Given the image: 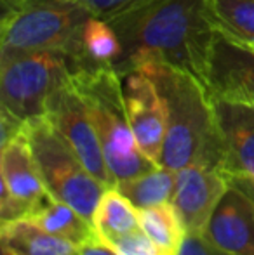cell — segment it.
Wrapping results in <instances>:
<instances>
[{"instance_id":"6da1fadb","label":"cell","mask_w":254,"mask_h":255,"mask_svg":"<svg viewBox=\"0 0 254 255\" xmlns=\"http://www.w3.org/2000/svg\"><path fill=\"white\" fill-rule=\"evenodd\" d=\"M122 44L113 66L127 75L148 61L181 68L202 80L216 26L206 0H159L110 21Z\"/></svg>"},{"instance_id":"7a4b0ae2","label":"cell","mask_w":254,"mask_h":255,"mask_svg":"<svg viewBox=\"0 0 254 255\" xmlns=\"http://www.w3.org/2000/svg\"><path fill=\"white\" fill-rule=\"evenodd\" d=\"M134 71L145 73L160 94L166 110V139L160 167L181 170L206 165L223 170V148L209 91L193 73L159 61Z\"/></svg>"},{"instance_id":"3957f363","label":"cell","mask_w":254,"mask_h":255,"mask_svg":"<svg viewBox=\"0 0 254 255\" xmlns=\"http://www.w3.org/2000/svg\"><path fill=\"white\" fill-rule=\"evenodd\" d=\"M71 80L87 106L105 161L115 182L138 177L160 167L136 142L126 110L122 75L115 66L78 68L71 73Z\"/></svg>"},{"instance_id":"277c9868","label":"cell","mask_w":254,"mask_h":255,"mask_svg":"<svg viewBox=\"0 0 254 255\" xmlns=\"http://www.w3.org/2000/svg\"><path fill=\"white\" fill-rule=\"evenodd\" d=\"M0 56L59 49L78 54L80 31L91 14L77 0H0Z\"/></svg>"},{"instance_id":"5b68a950","label":"cell","mask_w":254,"mask_h":255,"mask_svg":"<svg viewBox=\"0 0 254 255\" xmlns=\"http://www.w3.org/2000/svg\"><path fill=\"white\" fill-rule=\"evenodd\" d=\"M24 132L45 189L92 222L96 207L108 188L85 168L47 117L26 122Z\"/></svg>"},{"instance_id":"8992f818","label":"cell","mask_w":254,"mask_h":255,"mask_svg":"<svg viewBox=\"0 0 254 255\" xmlns=\"http://www.w3.org/2000/svg\"><path fill=\"white\" fill-rule=\"evenodd\" d=\"M73 73L70 54L59 49L0 56V106L23 122L44 117L49 98Z\"/></svg>"},{"instance_id":"52a82bcc","label":"cell","mask_w":254,"mask_h":255,"mask_svg":"<svg viewBox=\"0 0 254 255\" xmlns=\"http://www.w3.org/2000/svg\"><path fill=\"white\" fill-rule=\"evenodd\" d=\"M44 117H47V120L54 125L85 168L106 188H115L117 182L105 161L101 142L89 117L87 106L71 78L52 92Z\"/></svg>"},{"instance_id":"ba28073f","label":"cell","mask_w":254,"mask_h":255,"mask_svg":"<svg viewBox=\"0 0 254 255\" xmlns=\"http://www.w3.org/2000/svg\"><path fill=\"white\" fill-rule=\"evenodd\" d=\"M0 179V224L28 219L49 193L24 130L2 148Z\"/></svg>"},{"instance_id":"9c48e42d","label":"cell","mask_w":254,"mask_h":255,"mask_svg":"<svg viewBox=\"0 0 254 255\" xmlns=\"http://www.w3.org/2000/svg\"><path fill=\"white\" fill-rule=\"evenodd\" d=\"M202 82L211 98L248 103L254 106L253 45L235 40L216 28Z\"/></svg>"},{"instance_id":"30bf717a","label":"cell","mask_w":254,"mask_h":255,"mask_svg":"<svg viewBox=\"0 0 254 255\" xmlns=\"http://www.w3.org/2000/svg\"><path fill=\"white\" fill-rule=\"evenodd\" d=\"M230 186L223 170L206 165H190L176 170L173 203L181 215L187 233L206 235L218 203Z\"/></svg>"},{"instance_id":"8fae6325","label":"cell","mask_w":254,"mask_h":255,"mask_svg":"<svg viewBox=\"0 0 254 255\" xmlns=\"http://www.w3.org/2000/svg\"><path fill=\"white\" fill-rule=\"evenodd\" d=\"M124 99L129 124L139 149L159 163L166 139V110L153 82L141 71L124 75Z\"/></svg>"},{"instance_id":"7c38bea8","label":"cell","mask_w":254,"mask_h":255,"mask_svg":"<svg viewBox=\"0 0 254 255\" xmlns=\"http://www.w3.org/2000/svg\"><path fill=\"white\" fill-rule=\"evenodd\" d=\"M223 148V172L228 179L254 181V106L213 98Z\"/></svg>"},{"instance_id":"4fadbf2b","label":"cell","mask_w":254,"mask_h":255,"mask_svg":"<svg viewBox=\"0 0 254 255\" xmlns=\"http://www.w3.org/2000/svg\"><path fill=\"white\" fill-rule=\"evenodd\" d=\"M206 236L230 255H254V200L235 182L218 203Z\"/></svg>"},{"instance_id":"5bb4252c","label":"cell","mask_w":254,"mask_h":255,"mask_svg":"<svg viewBox=\"0 0 254 255\" xmlns=\"http://www.w3.org/2000/svg\"><path fill=\"white\" fill-rule=\"evenodd\" d=\"M0 247L12 255H78V247L30 219L0 224Z\"/></svg>"},{"instance_id":"9a60e30c","label":"cell","mask_w":254,"mask_h":255,"mask_svg":"<svg viewBox=\"0 0 254 255\" xmlns=\"http://www.w3.org/2000/svg\"><path fill=\"white\" fill-rule=\"evenodd\" d=\"M28 219L44 228L45 231L71 242L78 249L98 236L91 221H87L68 203L54 198L51 193H47L40 200Z\"/></svg>"},{"instance_id":"2e32d148","label":"cell","mask_w":254,"mask_h":255,"mask_svg":"<svg viewBox=\"0 0 254 255\" xmlns=\"http://www.w3.org/2000/svg\"><path fill=\"white\" fill-rule=\"evenodd\" d=\"M122 56V44L112 28V24L105 19L89 16L80 31V45L75 59V70L78 68L106 66L115 64Z\"/></svg>"},{"instance_id":"e0dca14e","label":"cell","mask_w":254,"mask_h":255,"mask_svg":"<svg viewBox=\"0 0 254 255\" xmlns=\"http://www.w3.org/2000/svg\"><path fill=\"white\" fill-rule=\"evenodd\" d=\"M92 226L103 243L139 229V210L117 188H108L92 215Z\"/></svg>"},{"instance_id":"ac0fdd59","label":"cell","mask_w":254,"mask_h":255,"mask_svg":"<svg viewBox=\"0 0 254 255\" xmlns=\"http://www.w3.org/2000/svg\"><path fill=\"white\" fill-rule=\"evenodd\" d=\"M115 188L138 210L171 203L176 189V172L166 167H157L138 177L117 182Z\"/></svg>"},{"instance_id":"d6986e66","label":"cell","mask_w":254,"mask_h":255,"mask_svg":"<svg viewBox=\"0 0 254 255\" xmlns=\"http://www.w3.org/2000/svg\"><path fill=\"white\" fill-rule=\"evenodd\" d=\"M139 226L153 243L171 255H178L187 236L181 215L173 203L139 210Z\"/></svg>"},{"instance_id":"ffe728a7","label":"cell","mask_w":254,"mask_h":255,"mask_svg":"<svg viewBox=\"0 0 254 255\" xmlns=\"http://www.w3.org/2000/svg\"><path fill=\"white\" fill-rule=\"evenodd\" d=\"M218 30L239 42L254 44V0H206Z\"/></svg>"},{"instance_id":"44dd1931","label":"cell","mask_w":254,"mask_h":255,"mask_svg":"<svg viewBox=\"0 0 254 255\" xmlns=\"http://www.w3.org/2000/svg\"><path fill=\"white\" fill-rule=\"evenodd\" d=\"M91 16L105 19L106 23L122 17L129 12L150 5L159 0H77Z\"/></svg>"},{"instance_id":"7402d4cb","label":"cell","mask_w":254,"mask_h":255,"mask_svg":"<svg viewBox=\"0 0 254 255\" xmlns=\"http://www.w3.org/2000/svg\"><path fill=\"white\" fill-rule=\"evenodd\" d=\"M119 255H171L146 236L141 228L106 243Z\"/></svg>"},{"instance_id":"603a6c76","label":"cell","mask_w":254,"mask_h":255,"mask_svg":"<svg viewBox=\"0 0 254 255\" xmlns=\"http://www.w3.org/2000/svg\"><path fill=\"white\" fill-rule=\"evenodd\" d=\"M178 255H230L216 247L206 235L187 233Z\"/></svg>"},{"instance_id":"cb8c5ba5","label":"cell","mask_w":254,"mask_h":255,"mask_svg":"<svg viewBox=\"0 0 254 255\" xmlns=\"http://www.w3.org/2000/svg\"><path fill=\"white\" fill-rule=\"evenodd\" d=\"M24 127H26V122L0 106V149L9 144L14 137H17L24 130Z\"/></svg>"},{"instance_id":"d4e9b609","label":"cell","mask_w":254,"mask_h":255,"mask_svg":"<svg viewBox=\"0 0 254 255\" xmlns=\"http://www.w3.org/2000/svg\"><path fill=\"white\" fill-rule=\"evenodd\" d=\"M78 255H119V254L96 236V238H92L91 242H87L85 245H82L78 249Z\"/></svg>"},{"instance_id":"484cf974","label":"cell","mask_w":254,"mask_h":255,"mask_svg":"<svg viewBox=\"0 0 254 255\" xmlns=\"http://www.w3.org/2000/svg\"><path fill=\"white\" fill-rule=\"evenodd\" d=\"M232 182H235L237 186H241L242 189H244L246 193H248L249 196L254 200V182L251 179H246V177H235V179H230Z\"/></svg>"},{"instance_id":"4316f807","label":"cell","mask_w":254,"mask_h":255,"mask_svg":"<svg viewBox=\"0 0 254 255\" xmlns=\"http://www.w3.org/2000/svg\"><path fill=\"white\" fill-rule=\"evenodd\" d=\"M2 255H12V254H9L7 250H2Z\"/></svg>"},{"instance_id":"83f0119b","label":"cell","mask_w":254,"mask_h":255,"mask_svg":"<svg viewBox=\"0 0 254 255\" xmlns=\"http://www.w3.org/2000/svg\"><path fill=\"white\" fill-rule=\"evenodd\" d=\"M253 49H254V44H253Z\"/></svg>"}]
</instances>
